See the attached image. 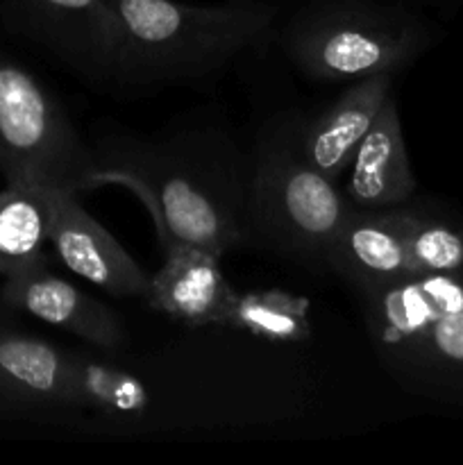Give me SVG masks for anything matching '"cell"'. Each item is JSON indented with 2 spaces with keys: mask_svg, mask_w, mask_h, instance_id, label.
Masks as SVG:
<instances>
[{
  "mask_svg": "<svg viewBox=\"0 0 463 465\" xmlns=\"http://www.w3.org/2000/svg\"><path fill=\"white\" fill-rule=\"evenodd\" d=\"M141 357L75 354L77 416L107 434L252 430L309 407L311 375L293 345L222 325Z\"/></svg>",
  "mask_w": 463,
  "mask_h": 465,
  "instance_id": "cell-1",
  "label": "cell"
},
{
  "mask_svg": "<svg viewBox=\"0 0 463 465\" xmlns=\"http://www.w3.org/2000/svg\"><path fill=\"white\" fill-rule=\"evenodd\" d=\"M95 189L125 186L154 227L222 257L243 245L248 153L216 125L182 127L163 136H104L91 145Z\"/></svg>",
  "mask_w": 463,
  "mask_h": 465,
  "instance_id": "cell-2",
  "label": "cell"
},
{
  "mask_svg": "<svg viewBox=\"0 0 463 465\" xmlns=\"http://www.w3.org/2000/svg\"><path fill=\"white\" fill-rule=\"evenodd\" d=\"M118 39L107 89L148 95L193 86L275 35L277 5L263 0L218 7L177 0H112Z\"/></svg>",
  "mask_w": 463,
  "mask_h": 465,
  "instance_id": "cell-3",
  "label": "cell"
},
{
  "mask_svg": "<svg viewBox=\"0 0 463 465\" xmlns=\"http://www.w3.org/2000/svg\"><path fill=\"white\" fill-rule=\"evenodd\" d=\"M352 212L340 184L313 171L300 154L293 114L268 118L248 153L243 245L322 266L327 245Z\"/></svg>",
  "mask_w": 463,
  "mask_h": 465,
  "instance_id": "cell-4",
  "label": "cell"
},
{
  "mask_svg": "<svg viewBox=\"0 0 463 465\" xmlns=\"http://www.w3.org/2000/svg\"><path fill=\"white\" fill-rule=\"evenodd\" d=\"M298 73L318 84L398 75L429 48L431 32L404 7L377 0H309L280 35Z\"/></svg>",
  "mask_w": 463,
  "mask_h": 465,
  "instance_id": "cell-5",
  "label": "cell"
},
{
  "mask_svg": "<svg viewBox=\"0 0 463 465\" xmlns=\"http://www.w3.org/2000/svg\"><path fill=\"white\" fill-rule=\"evenodd\" d=\"M0 173L7 182L68 193L95 191L94 148L62 100L0 50Z\"/></svg>",
  "mask_w": 463,
  "mask_h": 465,
  "instance_id": "cell-6",
  "label": "cell"
},
{
  "mask_svg": "<svg viewBox=\"0 0 463 465\" xmlns=\"http://www.w3.org/2000/svg\"><path fill=\"white\" fill-rule=\"evenodd\" d=\"M0 23L86 84H109L118 25L112 0H0Z\"/></svg>",
  "mask_w": 463,
  "mask_h": 465,
  "instance_id": "cell-7",
  "label": "cell"
},
{
  "mask_svg": "<svg viewBox=\"0 0 463 465\" xmlns=\"http://www.w3.org/2000/svg\"><path fill=\"white\" fill-rule=\"evenodd\" d=\"M0 300L9 309L68 331L103 352H121L130 343L123 318L103 300L54 275L48 257L18 275L5 277Z\"/></svg>",
  "mask_w": 463,
  "mask_h": 465,
  "instance_id": "cell-8",
  "label": "cell"
},
{
  "mask_svg": "<svg viewBox=\"0 0 463 465\" xmlns=\"http://www.w3.org/2000/svg\"><path fill=\"white\" fill-rule=\"evenodd\" d=\"M0 411L77 416L75 354L0 321Z\"/></svg>",
  "mask_w": 463,
  "mask_h": 465,
  "instance_id": "cell-9",
  "label": "cell"
},
{
  "mask_svg": "<svg viewBox=\"0 0 463 465\" xmlns=\"http://www.w3.org/2000/svg\"><path fill=\"white\" fill-rule=\"evenodd\" d=\"M50 245L64 268L112 298H145L150 277L86 212L75 193L53 191Z\"/></svg>",
  "mask_w": 463,
  "mask_h": 465,
  "instance_id": "cell-10",
  "label": "cell"
},
{
  "mask_svg": "<svg viewBox=\"0 0 463 465\" xmlns=\"http://www.w3.org/2000/svg\"><path fill=\"white\" fill-rule=\"evenodd\" d=\"M395 75H372L350 82L325 109L313 116L293 114L295 145L304 162L340 184L357 154L359 143L370 130L381 104L393 95Z\"/></svg>",
  "mask_w": 463,
  "mask_h": 465,
  "instance_id": "cell-11",
  "label": "cell"
},
{
  "mask_svg": "<svg viewBox=\"0 0 463 465\" xmlns=\"http://www.w3.org/2000/svg\"><path fill=\"white\" fill-rule=\"evenodd\" d=\"M411 212V203L368 212L354 209L327 245L322 268H330L354 291L377 289L413 277L407 254Z\"/></svg>",
  "mask_w": 463,
  "mask_h": 465,
  "instance_id": "cell-12",
  "label": "cell"
},
{
  "mask_svg": "<svg viewBox=\"0 0 463 465\" xmlns=\"http://www.w3.org/2000/svg\"><path fill=\"white\" fill-rule=\"evenodd\" d=\"M221 257L175 241L163 248V266L150 277V309L186 327L222 325L236 291L221 271Z\"/></svg>",
  "mask_w": 463,
  "mask_h": 465,
  "instance_id": "cell-13",
  "label": "cell"
},
{
  "mask_svg": "<svg viewBox=\"0 0 463 465\" xmlns=\"http://www.w3.org/2000/svg\"><path fill=\"white\" fill-rule=\"evenodd\" d=\"M416 186V175L404 143L398 100L390 95L359 143L340 189L350 207L368 212L411 203Z\"/></svg>",
  "mask_w": 463,
  "mask_h": 465,
  "instance_id": "cell-14",
  "label": "cell"
},
{
  "mask_svg": "<svg viewBox=\"0 0 463 465\" xmlns=\"http://www.w3.org/2000/svg\"><path fill=\"white\" fill-rule=\"evenodd\" d=\"M389 375L416 395L463 404V309L375 348Z\"/></svg>",
  "mask_w": 463,
  "mask_h": 465,
  "instance_id": "cell-15",
  "label": "cell"
},
{
  "mask_svg": "<svg viewBox=\"0 0 463 465\" xmlns=\"http://www.w3.org/2000/svg\"><path fill=\"white\" fill-rule=\"evenodd\" d=\"M357 293L372 348H379L463 309V275H413Z\"/></svg>",
  "mask_w": 463,
  "mask_h": 465,
  "instance_id": "cell-16",
  "label": "cell"
},
{
  "mask_svg": "<svg viewBox=\"0 0 463 465\" xmlns=\"http://www.w3.org/2000/svg\"><path fill=\"white\" fill-rule=\"evenodd\" d=\"M53 225V189L7 182L0 191V277L44 262Z\"/></svg>",
  "mask_w": 463,
  "mask_h": 465,
  "instance_id": "cell-17",
  "label": "cell"
},
{
  "mask_svg": "<svg viewBox=\"0 0 463 465\" xmlns=\"http://www.w3.org/2000/svg\"><path fill=\"white\" fill-rule=\"evenodd\" d=\"M307 300L281 291L236 293L222 327L241 330L272 343L302 345L311 339Z\"/></svg>",
  "mask_w": 463,
  "mask_h": 465,
  "instance_id": "cell-18",
  "label": "cell"
},
{
  "mask_svg": "<svg viewBox=\"0 0 463 465\" xmlns=\"http://www.w3.org/2000/svg\"><path fill=\"white\" fill-rule=\"evenodd\" d=\"M407 254L413 275H463V230L413 207L407 230Z\"/></svg>",
  "mask_w": 463,
  "mask_h": 465,
  "instance_id": "cell-19",
  "label": "cell"
},
{
  "mask_svg": "<svg viewBox=\"0 0 463 465\" xmlns=\"http://www.w3.org/2000/svg\"><path fill=\"white\" fill-rule=\"evenodd\" d=\"M232 3H254V0H232Z\"/></svg>",
  "mask_w": 463,
  "mask_h": 465,
  "instance_id": "cell-20",
  "label": "cell"
}]
</instances>
